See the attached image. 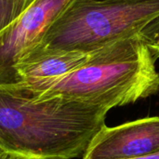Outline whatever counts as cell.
Returning a JSON list of instances; mask_svg holds the SVG:
<instances>
[{"instance_id":"cell-1","label":"cell","mask_w":159,"mask_h":159,"mask_svg":"<svg viewBox=\"0 0 159 159\" xmlns=\"http://www.w3.org/2000/svg\"><path fill=\"white\" fill-rule=\"evenodd\" d=\"M109 111L61 96L38 99L21 83L0 85V148L29 159L82 157Z\"/></svg>"},{"instance_id":"cell-2","label":"cell","mask_w":159,"mask_h":159,"mask_svg":"<svg viewBox=\"0 0 159 159\" xmlns=\"http://www.w3.org/2000/svg\"><path fill=\"white\" fill-rule=\"evenodd\" d=\"M156 61L136 35L89 53L82 65L58 79L28 89L38 99L61 96L111 110L158 93Z\"/></svg>"},{"instance_id":"cell-3","label":"cell","mask_w":159,"mask_h":159,"mask_svg":"<svg viewBox=\"0 0 159 159\" xmlns=\"http://www.w3.org/2000/svg\"><path fill=\"white\" fill-rule=\"evenodd\" d=\"M157 16L159 0H73L26 52L89 54L138 35Z\"/></svg>"},{"instance_id":"cell-4","label":"cell","mask_w":159,"mask_h":159,"mask_svg":"<svg viewBox=\"0 0 159 159\" xmlns=\"http://www.w3.org/2000/svg\"><path fill=\"white\" fill-rule=\"evenodd\" d=\"M73 0H35L0 34V85L20 83L16 63Z\"/></svg>"},{"instance_id":"cell-5","label":"cell","mask_w":159,"mask_h":159,"mask_svg":"<svg viewBox=\"0 0 159 159\" xmlns=\"http://www.w3.org/2000/svg\"><path fill=\"white\" fill-rule=\"evenodd\" d=\"M159 153V116L106 127L97 133L82 159H130Z\"/></svg>"},{"instance_id":"cell-6","label":"cell","mask_w":159,"mask_h":159,"mask_svg":"<svg viewBox=\"0 0 159 159\" xmlns=\"http://www.w3.org/2000/svg\"><path fill=\"white\" fill-rule=\"evenodd\" d=\"M89 54L61 50H32L24 53L15 69L20 83L27 88L58 79L82 65Z\"/></svg>"},{"instance_id":"cell-7","label":"cell","mask_w":159,"mask_h":159,"mask_svg":"<svg viewBox=\"0 0 159 159\" xmlns=\"http://www.w3.org/2000/svg\"><path fill=\"white\" fill-rule=\"evenodd\" d=\"M35 0H0V34L10 27Z\"/></svg>"},{"instance_id":"cell-8","label":"cell","mask_w":159,"mask_h":159,"mask_svg":"<svg viewBox=\"0 0 159 159\" xmlns=\"http://www.w3.org/2000/svg\"><path fill=\"white\" fill-rule=\"evenodd\" d=\"M138 35L149 48L157 61L159 58V16L151 20Z\"/></svg>"},{"instance_id":"cell-9","label":"cell","mask_w":159,"mask_h":159,"mask_svg":"<svg viewBox=\"0 0 159 159\" xmlns=\"http://www.w3.org/2000/svg\"><path fill=\"white\" fill-rule=\"evenodd\" d=\"M1 159H29L19 155H15V154H9V153H4L3 157Z\"/></svg>"},{"instance_id":"cell-10","label":"cell","mask_w":159,"mask_h":159,"mask_svg":"<svg viewBox=\"0 0 159 159\" xmlns=\"http://www.w3.org/2000/svg\"><path fill=\"white\" fill-rule=\"evenodd\" d=\"M130 159H159V153L149 155V156H144V157H135V158Z\"/></svg>"},{"instance_id":"cell-11","label":"cell","mask_w":159,"mask_h":159,"mask_svg":"<svg viewBox=\"0 0 159 159\" xmlns=\"http://www.w3.org/2000/svg\"><path fill=\"white\" fill-rule=\"evenodd\" d=\"M4 153H5V152L0 148V159L2 158V157H3V155H4Z\"/></svg>"}]
</instances>
